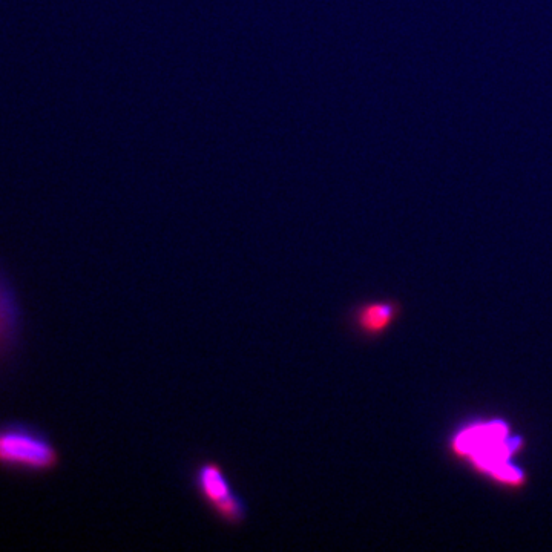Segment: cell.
Wrapping results in <instances>:
<instances>
[{"label":"cell","instance_id":"obj_1","mask_svg":"<svg viewBox=\"0 0 552 552\" xmlns=\"http://www.w3.org/2000/svg\"><path fill=\"white\" fill-rule=\"evenodd\" d=\"M448 448L457 460L496 487L520 491L528 483V473L519 462L525 439L506 419H468L451 433Z\"/></svg>","mask_w":552,"mask_h":552},{"label":"cell","instance_id":"obj_2","mask_svg":"<svg viewBox=\"0 0 552 552\" xmlns=\"http://www.w3.org/2000/svg\"><path fill=\"white\" fill-rule=\"evenodd\" d=\"M62 456L50 434L30 422H0V470L45 476L60 467Z\"/></svg>","mask_w":552,"mask_h":552},{"label":"cell","instance_id":"obj_3","mask_svg":"<svg viewBox=\"0 0 552 552\" xmlns=\"http://www.w3.org/2000/svg\"><path fill=\"white\" fill-rule=\"evenodd\" d=\"M191 485L201 502L227 526L243 525L249 516V506L235 490L223 465L214 459H203L192 467Z\"/></svg>","mask_w":552,"mask_h":552},{"label":"cell","instance_id":"obj_4","mask_svg":"<svg viewBox=\"0 0 552 552\" xmlns=\"http://www.w3.org/2000/svg\"><path fill=\"white\" fill-rule=\"evenodd\" d=\"M401 315V306L395 299H367L352 307L349 327L365 341H375L390 332Z\"/></svg>","mask_w":552,"mask_h":552},{"label":"cell","instance_id":"obj_5","mask_svg":"<svg viewBox=\"0 0 552 552\" xmlns=\"http://www.w3.org/2000/svg\"><path fill=\"white\" fill-rule=\"evenodd\" d=\"M19 310L7 281L0 278V355L10 350L17 333Z\"/></svg>","mask_w":552,"mask_h":552}]
</instances>
